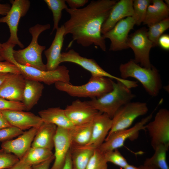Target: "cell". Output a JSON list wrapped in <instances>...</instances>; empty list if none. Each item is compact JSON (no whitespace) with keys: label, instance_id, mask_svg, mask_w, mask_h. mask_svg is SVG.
Here are the masks:
<instances>
[{"label":"cell","instance_id":"obj_29","mask_svg":"<svg viewBox=\"0 0 169 169\" xmlns=\"http://www.w3.org/2000/svg\"><path fill=\"white\" fill-rule=\"evenodd\" d=\"M169 147V143L160 144L154 149L153 156L146 159L144 165L151 166L159 169H169L166 160V152Z\"/></svg>","mask_w":169,"mask_h":169},{"label":"cell","instance_id":"obj_38","mask_svg":"<svg viewBox=\"0 0 169 169\" xmlns=\"http://www.w3.org/2000/svg\"><path fill=\"white\" fill-rule=\"evenodd\" d=\"M0 73L21 74L18 68L15 64L6 61H0Z\"/></svg>","mask_w":169,"mask_h":169},{"label":"cell","instance_id":"obj_2","mask_svg":"<svg viewBox=\"0 0 169 169\" xmlns=\"http://www.w3.org/2000/svg\"><path fill=\"white\" fill-rule=\"evenodd\" d=\"M14 46L10 45L4 47L0 51V55L4 60L15 64L25 79L43 82L48 85L55 84L57 82L70 83L69 71L64 65L59 66L53 70L43 71L18 64L14 60L13 55Z\"/></svg>","mask_w":169,"mask_h":169},{"label":"cell","instance_id":"obj_35","mask_svg":"<svg viewBox=\"0 0 169 169\" xmlns=\"http://www.w3.org/2000/svg\"><path fill=\"white\" fill-rule=\"evenodd\" d=\"M19 160L15 155L0 150V169H7L18 162Z\"/></svg>","mask_w":169,"mask_h":169},{"label":"cell","instance_id":"obj_24","mask_svg":"<svg viewBox=\"0 0 169 169\" xmlns=\"http://www.w3.org/2000/svg\"><path fill=\"white\" fill-rule=\"evenodd\" d=\"M169 7L161 0H152L148 7L143 24L148 27L169 18Z\"/></svg>","mask_w":169,"mask_h":169},{"label":"cell","instance_id":"obj_27","mask_svg":"<svg viewBox=\"0 0 169 169\" xmlns=\"http://www.w3.org/2000/svg\"><path fill=\"white\" fill-rule=\"evenodd\" d=\"M93 121L84 124L75 125L69 129L71 139V145L83 146L90 141L92 136Z\"/></svg>","mask_w":169,"mask_h":169},{"label":"cell","instance_id":"obj_51","mask_svg":"<svg viewBox=\"0 0 169 169\" xmlns=\"http://www.w3.org/2000/svg\"><path fill=\"white\" fill-rule=\"evenodd\" d=\"M4 60L2 56L0 55V61H2Z\"/></svg>","mask_w":169,"mask_h":169},{"label":"cell","instance_id":"obj_25","mask_svg":"<svg viewBox=\"0 0 169 169\" xmlns=\"http://www.w3.org/2000/svg\"><path fill=\"white\" fill-rule=\"evenodd\" d=\"M44 88L43 84L40 82L25 79L22 102L26 110H31L37 104L42 95Z\"/></svg>","mask_w":169,"mask_h":169},{"label":"cell","instance_id":"obj_6","mask_svg":"<svg viewBox=\"0 0 169 169\" xmlns=\"http://www.w3.org/2000/svg\"><path fill=\"white\" fill-rule=\"evenodd\" d=\"M113 82L112 79L108 78L91 76L87 83L81 85L62 82L54 84L58 90L70 96L92 99L100 97L112 91Z\"/></svg>","mask_w":169,"mask_h":169},{"label":"cell","instance_id":"obj_42","mask_svg":"<svg viewBox=\"0 0 169 169\" xmlns=\"http://www.w3.org/2000/svg\"><path fill=\"white\" fill-rule=\"evenodd\" d=\"M7 169H32V167L19 160L18 162Z\"/></svg>","mask_w":169,"mask_h":169},{"label":"cell","instance_id":"obj_40","mask_svg":"<svg viewBox=\"0 0 169 169\" xmlns=\"http://www.w3.org/2000/svg\"><path fill=\"white\" fill-rule=\"evenodd\" d=\"M88 0H66L70 8L75 9L84 6L88 2Z\"/></svg>","mask_w":169,"mask_h":169},{"label":"cell","instance_id":"obj_11","mask_svg":"<svg viewBox=\"0 0 169 169\" xmlns=\"http://www.w3.org/2000/svg\"><path fill=\"white\" fill-rule=\"evenodd\" d=\"M147 29L141 28L129 36L127 41L128 48L133 51L135 62L140 64L141 66L146 68H151L153 65L150 59V52L153 47L152 42L148 38Z\"/></svg>","mask_w":169,"mask_h":169},{"label":"cell","instance_id":"obj_14","mask_svg":"<svg viewBox=\"0 0 169 169\" xmlns=\"http://www.w3.org/2000/svg\"><path fill=\"white\" fill-rule=\"evenodd\" d=\"M64 110L66 116L74 125L92 121L100 112L88 101H82L79 99L67 105Z\"/></svg>","mask_w":169,"mask_h":169},{"label":"cell","instance_id":"obj_20","mask_svg":"<svg viewBox=\"0 0 169 169\" xmlns=\"http://www.w3.org/2000/svg\"><path fill=\"white\" fill-rule=\"evenodd\" d=\"M112 125V119L107 115L99 112L93 120L91 138L86 146L98 149L104 142Z\"/></svg>","mask_w":169,"mask_h":169},{"label":"cell","instance_id":"obj_32","mask_svg":"<svg viewBox=\"0 0 169 169\" xmlns=\"http://www.w3.org/2000/svg\"><path fill=\"white\" fill-rule=\"evenodd\" d=\"M151 1L150 0H133V13L131 17L135 24L140 25L143 23L148 7Z\"/></svg>","mask_w":169,"mask_h":169},{"label":"cell","instance_id":"obj_9","mask_svg":"<svg viewBox=\"0 0 169 169\" xmlns=\"http://www.w3.org/2000/svg\"><path fill=\"white\" fill-rule=\"evenodd\" d=\"M10 9L7 14L0 18V23H6L10 31V36L4 43L8 45H16L23 49L24 45L20 41L17 35L18 27L21 18L24 16L30 5L28 0H12Z\"/></svg>","mask_w":169,"mask_h":169},{"label":"cell","instance_id":"obj_17","mask_svg":"<svg viewBox=\"0 0 169 169\" xmlns=\"http://www.w3.org/2000/svg\"><path fill=\"white\" fill-rule=\"evenodd\" d=\"M25 81L21 74L10 73L0 86V97L10 101L22 102Z\"/></svg>","mask_w":169,"mask_h":169},{"label":"cell","instance_id":"obj_23","mask_svg":"<svg viewBox=\"0 0 169 169\" xmlns=\"http://www.w3.org/2000/svg\"><path fill=\"white\" fill-rule=\"evenodd\" d=\"M38 113L44 122L52 124L57 127L67 129L74 126L66 116L64 109L59 107L49 108L41 110Z\"/></svg>","mask_w":169,"mask_h":169},{"label":"cell","instance_id":"obj_47","mask_svg":"<svg viewBox=\"0 0 169 169\" xmlns=\"http://www.w3.org/2000/svg\"><path fill=\"white\" fill-rule=\"evenodd\" d=\"M139 167L141 169H159L153 166H147L144 165H141Z\"/></svg>","mask_w":169,"mask_h":169},{"label":"cell","instance_id":"obj_34","mask_svg":"<svg viewBox=\"0 0 169 169\" xmlns=\"http://www.w3.org/2000/svg\"><path fill=\"white\" fill-rule=\"evenodd\" d=\"M103 153L107 162H111L123 169L129 164L126 159L118 149L107 151Z\"/></svg>","mask_w":169,"mask_h":169},{"label":"cell","instance_id":"obj_43","mask_svg":"<svg viewBox=\"0 0 169 169\" xmlns=\"http://www.w3.org/2000/svg\"><path fill=\"white\" fill-rule=\"evenodd\" d=\"M11 7V5L9 3H0V15H6L10 9Z\"/></svg>","mask_w":169,"mask_h":169},{"label":"cell","instance_id":"obj_8","mask_svg":"<svg viewBox=\"0 0 169 169\" xmlns=\"http://www.w3.org/2000/svg\"><path fill=\"white\" fill-rule=\"evenodd\" d=\"M148 111L145 102L131 101L123 105L112 118V125L108 135L129 128L136 118L146 114Z\"/></svg>","mask_w":169,"mask_h":169},{"label":"cell","instance_id":"obj_13","mask_svg":"<svg viewBox=\"0 0 169 169\" xmlns=\"http://www.w3.org/2000/svg\"><path fill=\"white\" fill-rule=\"evenodd\" d=\"M135 25L132 18L128 17L119 21L112 29L102 35L104 38H108L111 41L110 50L116 51L129 48L128 34Z\"/></svg>","mask_w":169,"mask_h":169},{"label":"cell","instance_id":"obj_41","mask_svg":"<svg viewBox=\"0 0 169 169\" xmlns=\"http://www.w3.org/2000/svg\"><path fill=\"white\" fill-rule=\"evenodd\" d=\"M54 158V155L45 161L39 164L32 166V169H49L50 165Z\"/></svg>","mask_w":169,"mask_h":169},{"label":"cell","instance_id":"obj_10","mask_svg":"<svg viewBox=\"0 0 169 169\" xmlns=\"http://www.w3.org/2000/svg\"><path fill=\"white\" fill-rule=\"evenodd\" d=\"M152 117V114L151 113L131 127L118 131L108 135L104 142L98 149L103 153L114 150L123 146L127 139L133 140L136 139L139 131L145 129V125L150 121Z\"/></svg>","mask_w":169,"mask_h":169},{"label":"cell","instance_id":"obj_36","mask_svg":"<svg viewBox=\"0 0 169 169\" xmlns=\"http://www.w3.org/2000/svg\"><path fill=\"white\" fill-rule=\"evenodd\" d=\"M23 132V131L13 126L0 129V141L3 142L11 140Z\"/></svg>","mask_w":169,"mask_h":169},{"label":"cell","instance_id":"obj_3","mask_svg":"<svg viewBox=\"0 0 169 169\" xmlns=\"http://www.w3.org/2000/svg\"><path fill=\"white\" fill-rule=\"evenodd\" d=\"M50 28L49 24H37L29 28V31L32 37L29 44L24 49L13 50V58L17 63L41 70L47 71L46 64L43 62L42 59V53L46 46L39 45L38 41L41 33Z\"/></svg>","mask_w":169,"mask_h":169},{"label":"cell","instance_id":"obj_12","mask_svg":"<svg viewBox=\"0 0 169 169\" xmlns=\"http://www.w3.org/2000/svg\"><path fill=\"white\" fill-rule=\"evenodd\" d=\"M150 137L151 144L154 149L158 145L169 143V111L161 108L156 113L153 121L145 125Z\"/></svg>","mask_w":169,"mask_h":169},{"label":"cell","instance_id":"obj_1","mask_svg":"<svg viewBox=\"0 0 169 169\" xmlns=\"http://www.w3.org/2000/svg\"><path fill=\"white\" fill-rule=\"evenodd\" d=\"M116 0H92L80 9L68 8L65 10L69 19L63 25L65 36L72 35L74 40L84 47L94 44L106 50L105 39L101 33L102 26L108 18Z\"/></svg>","mask_w":169,"mask_h":169},{"label":"cell","instance_id":"obj_22","mask_svg":"<svg viewBox=\"0 0 169 169\" xmlns=\"http://www.w3.org/2000/svg\"><path fill=\"white\" fill-rule=\"evenodd\" d=\"M57 126L55 125L43 122L38 128L31 147L52 150Z\"/></svg>","mask_w":169,"mask_h":169},{"label":"cell","instance_id":"obj_16","mask_svg":"<svg viewBox=\"0 0 169 169\" xmlns=\"http://www.w3.org/2000/svg\"><path fill=\"white\" fill-rule=\"evenodd\" d=\"M71 144L69 130L57 127L54 139V161L49 169H62Z\"/></svg>","mask_w":169,"mask_h":169},{"label":"cell","instance_id":"obj_30","mask_svg":"<svg viewBox=\"0 0 169 169\" xmlns=\"http://www.w3.org/2000/svg\"><path fill=\"white\" fill-rule=\"evenodd\" d=\"M49 8L53 13L54 26L52 34L55 30L59 27L58 25L62 15V11L68 8L65 0H44Z\"/></svg>","mask_w":169,"mask_h":169},{"label":"cell","instance_id":"obj_26","mask_svg":"<svg viewBox=\"0 0 169 169\" xmlns=\"http://www.w3.org/2000/svg\"><path fill=\"white\" fill-rule=\"evenodd\" d=\"M95 149L87 146L71 145L70 152L73 169H85Z\"/></svg>","mask_w":169,"mask_h":169},{"label":"cell","instance_id":"obj_28","mask_svg":"<svg viewBox=\"0 0 169 169\" xmlns=\"http://www.w3.org/2000/svg\"><path fill=\"white\" fill-rule=\"evenodd\" d=\"M53 155L50 150L31 147L19 161L32 166L45 161Z\"/></svg>","mask_w":169,"mask_h":169},{"label":"cell","instance_id":"obj_15","mask_svg":"<svg viewBox=\"0 0 169 169\" xmlns=\"http://www.w3.org/2000/svg\"><path fill=\"white\" fill-rule=\"evenodd\" d=\"M8 122L12 126L23 131L32 128H38L43 123L41 117L23 110H1Z\"/></svg>","mask_w":169,"mask_h":169},{"label":"cell","instance_id":"obj_48","mask_svg":"<svg viewBox=\"0 0 169 169\" xmlns=\"http://www.w3.org/2000/svg\"><path fill=\"white\" fill-rule=\"evenodd\" d=\"M124 169H141L139 167H137L133 165L128 164L126 167H125Z\"/></svg>","mask_w":169,"mask_h":169},{"label":"cell","instance_id":"obj_33","mask_svg":"<svg viewBox=\"0 0 169 169\" xmlns=\"http://www.w3.org/2000/svg\"><path fill=\"white\" fill-rule=\"evenodd\" d=\"M107 162L104 153L95 149L85 169H108Z\"/></svg>","mask_w":169,"mask_h":169},{"label":"cell","instance_id":"obj_44","mask_svg":"<svg viewBox=\"0 0 169 169\" xmlns=\"http://www.w3.org/2000/svg\"><path fill=\"white\" fill-rule=\"evenodd\" d=\"M3 115L0 110V129L11 126Z\"/></svg>","mask_w":169,"mask_h":169},{"label":"cell","instance_id":"obj_19","mask_svg":"<svg viewBox=\"0 0 169 169\" xmlns=\"http://www.w3.org/2000/svg\"><path fill=\"white\" fill-rule=\"evenodd\" d=\"M133 13V0H120L117 1L111 8L108 18L102 26V35L112 29L121 20L132 17Z\"/></svg>","mask_w":169,"mask_h":169},{"label":"cell","instance_id":"obj_31","mask_svg":"<svg viewBox=\"0 0 169 169\" xmlns=\"http://www.w3.org/2000/svg\"><path fill=\"white\" fill-rule=\"evenodd\" d=\"M148 27L147 32L148 38L152 42L153 47L157 46L159 38L169 28V18L165 19Z\"/></svg>","mask_w":169,"mask_h":169},{"label":"cell","instance_id":"obj_4","mask_svg":"<svg viewBox=\"0 0 169 169\" xmlns=\"http://www.w3.org/2000/svg\"><path fill=\"white\" fill-rule=\"evenodd\" d=\"M121 78L132 77L138 80L150 95L156 97L162 87L160 75L158 69L153 66L146 68L139 65L133 59L122 64L119 67Z\"/></svg>","mask_w":169,"mask_h":169},{"label":"cell","instance_id":"obj_39","mask_svg":"<svg viewBox=\"0 0 169 169\" xmlns=\"http://www.w3.org/2000/svg\"><path fill=\"white\" fill-rule=\"evenodd\" d=\"M158 45L163 49L168 51L169 50V35L167 34H163L159 38Z\"/></svg>","mask_w":169,"mask_h":169},{"label":"cell","instance_id":"obj_37","mask_svg":"<svg viewBox=\"0 0 169 169\" xmlns=\"http://www.w3.org/2000/svg\"><path fill=\"white\" fill-rule=\"evenodd\" d=\"M0 110H26L25 107L22 102L10 101L1 97Z\"/></svg>","mask_w":169,"mask_h":169},{"label":"cell","instance_id":"obj_46","mask_svg":"<svg viewBox=\"0 0 169 169\" xmlns=\"http://www.w3.org/2000/svg\"><path fill=\"white\" fill-rule=\"evenodd\" d=\"M10 73H0V86L3 83Z\"/></svg>","mask_w":169,"mask_h":169},{"label":"cell","instance_id":"obj_45","mask_svg":"<svg viewBox=\"0 0 169 169\" xmlns=\"http://www.w3.org/2000/svg\"><path fill=\"white\" fill-rule=\"evenodd\" d=\"M62 169H73L70 150L68 153L64 164Z\"/></svg>","mask_w":169,"mask_h":169},{"label":"cell","instance_id":"obj_7","mask_svg":"<svg viewBox=\"0 0 169 169\" xmlns=\"http://www.w3.org/2000/svg\"><path fill=\"white\" fill-rule=\"evenodd\" d=\"M71 62L78 64L90 73L91 76L105 77L119 81L131 89L137 86L136 81L124 79L114 76L104 70L93 59L81 56L73 49L61 53L60 63Z\"/></svg>","mask_w":169,"mask_h":169},{"label":"cell","instance_id":"obj_5","mask_svg":"<svg viewBox=\"0 0 169 169\" xmlns=\"http://www.w3.org/2000/svg\"><path fill=\"white\" fill-rule=\"evenodd\" d=\"M130 89L120 81H113L112 91L88 101L98 111L107 115L112 119L121 106L131 101L135 97Z\"/></svg>","mask_w":169,"mask_h":169},{"label":"cell","instance_id":"obj_18","mask_svg":"<svg viewBox=\"0 0 169 169\" xmlns=\"http://www.w3.org/2000/svg\"><path fill=\"white\" fill-rule=\"evenodd\" d=\"M38 129L31 128L15 139L3 142L1 149L6 153L13 154L20 160L31 147Z\"/></svg>","mask_w":169,"mask_h":169},{"label":"cell","instance_id":"obj_50","mask_svg":"<svg viewBox=\"0 0 169 169\" xmlns=\"http://www.w3.org/2000/svg\"><path fill=\"white\" fill-rule=\"evenodd\" d=\"M3 48V44L0 43V51Z\"/></svg>","mask_w":169,"mask_h":169},{"label":"cell","instance_id":"obj_49","mask_svg":"<svg viewBox=\"0 0 169 169\" xmlns=\"http://www.w3.org/2000/svg\"><path fill=\"white\" fill-rule=\"evenodd\" d=\"M165 3L169 7V1L168 0H165Z\"/></svg>","mask_w":169,"mask_h":169},{"label":"cell","instance_id":"obj_21","mask_svg":"<svg viewBox=\"0 0 169 169\" xmlns=\"http://www.w3.org/2000/svg\"><path fill=\"white\" fill-rule=\"evenodd\" d=\"M54 38L50 47L45 51L44 53L47 59V71L55 69L60 64L61 51L63 45L65 31L63 25L56 30Z\"/></svg>","mask_w":169,"mask_h":169}]
</instances>
